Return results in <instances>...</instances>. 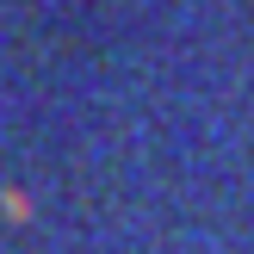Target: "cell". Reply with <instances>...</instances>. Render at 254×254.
<instances>
[{"label": "cell", "mask_w": 254, "mask_h": 254, "mask_svg": "<svg viewBox=\"0 0 254 254\" xmlns=\"http://www.w3.org/2000/svg\"><path fill=\"white\" fill-rule=\"evenodd\" d=\"M0 211H6V223H31V198H25L19 186H6V192H0Z\"/></svg>", "instance_id": "6da1fadb"}]
</instances>
